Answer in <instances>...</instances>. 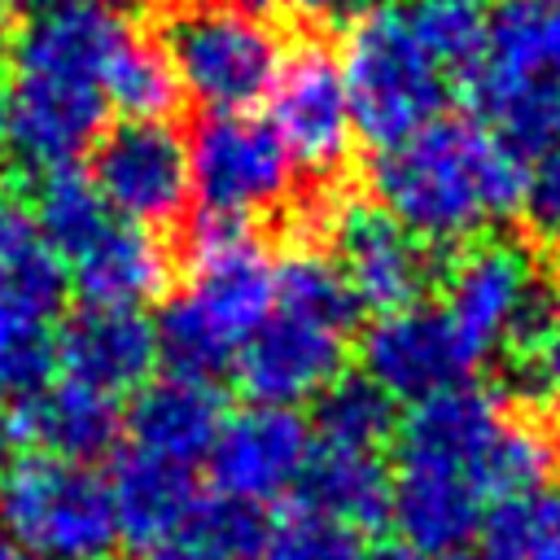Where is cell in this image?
I'll return each mask as SVG.
<instances>
[{"instance_id":"cell-1","label":"cell","mask_w":560,"mask_h":560,"mask_svg":"<svg viewBox=\"0 0 560 560\" xmlns=\"http://www.w3.org/2000/svg\"><path fill=\"white\" fill-rule=\"evenodd\" d=\"M376 206L429 249L468 245L486 223L521 214L525 158L477 118H438L372 162Z\"/></svg>"},{"instance_id":"cell-2","label":"cell","mask_w":560,"mask_h":560,"mask_svg":"<svg viewBox=\"0 0 560 560\" xmlns=\"http://www.w3.org/2000/svg\"><path fill=\"white\" fill-rule=\"evenodd\" d=\"M341 74L350 92L354 136H363L376 153L411 140L446 109L442 66L416 39L407 4L376 0L354 13V22L346 26Z\"/></svg>"},{"instance_id":"cell-3","label":"cell","mask_w":560,"mask_h":560,"mask_svg":"<svg viewBox=\"0 0 560 560\" xmlns=\"http://www.w3.org/2000/svg\"><path fill=\"white\" fill-rule=\"evenodd\" d=\"M0 529L35 560H114L122 547L105 477L44 451L0 464Z\"/></svg>"},{"instance_id":"cell-4","label":"cell","mask_w":560,"mask_h":560,"mask_svg":"<svg viewBox=\"0 0 560 560\" xmlns=\"http://www.w3.org/2000/svg\"><path fill=\"white\" fill-rule=\"evenodd\" d=\"M438 280L446 293V315L486 359L494 350L521 354L556 306V289H547L538 254L525 241L499 232L451 249V262Z\"/></svg>"},{"instance_id":"cell-5","label":"cell","mask_w":560,"mask_h":560,"mask_svg":"<svg viewBox=\"0 0 560 560\" xmlns=\"http://www.w3.org/2000/svg\"><path fill=\"white\" fill-rule=\"evenodd\" d=\"M162 52L188 96L210 114L249 109L262 101L280 70V39L258 13L223 4H184L162 26Z\"/></svg>"},{"instance_id":"cell-6","label":"cell","mask_w":560,"mask_h":560,"mask_svg":"<svg viewBox=\"0 0 560 560\" xmlns=\"http://www.w3.org/2000/svg\"><path fill=\"white\" fill-rule=\"evenodd\" d=\"M293 158L276 127L249 109L206 114L188 140V171L201 210L254 219L293 201Z\"/></svg>"},{"instance_id":"cell-7","label":"cell","mask_w":560,"mask_h":560,"mask_svg":"<svg viewBox=\"0 0 560 560\" xmlns=\"http://www.w3.org/2000/svg\"><path fill=\"white\" fill-rule=\"evenodd\" d=\"M184 298L241 350V341L276 311V262L249 219L197 210L184 232Z\"/></svg>"},{"instance_id":"cell-8","label":"cell","mask_w":560,"mask_h":560,"mask_svg":"<svg viewBox=\"0 0 560 560\" xmlns=\"http://www.w3.org/2000/svg\"><path fill=\"white\" fill-rule=\"evenodd\" d=\"M359 363L372 385H381L394 402L438 398L486 363V354L464 337V328L446 315V306L416 302L407 311L376 315L359 337Z\"/></svg>"},{"instance_id":"cell-9","label":"cell","mask_w":560,"mask_h":560,"mask_svg":"<svg viewBox=\"0 0 560 560\" xmlns=\"http://www.w3.org/2000/svg\"><path fill=\"white\" fill-rule=\"evenodd\" d=\"M92 184L109 210L136 228L175 223L192 197L188 140L171 122H131L101 131L92 144Z\"/></svg>"},{"instance_id":"cell-10","label":"cell","mask_w":560,"mask_h":560,"mask_svg":"<svg viewBox=\"0 0 560 560\" xmlns=\"http://www.w3.org/2000/svg\"><path fill=\"white\" fill-rule=\"evenodd\" d=\"M332 262L354 293L359 311L389 315L424 302L438 284L442 262L376 201H341L332 223Z\"/></svg>"},{"instance_id":"cell-11","label":"cell","mask_w":560,"mask_h":560,"mask_svg":"<svg viewBox=\"0 0 560 560\" xmlns=\"http://www.w3.org/2000/svg\"><path fill=\"white\" fill-rule=\"evenodd\" d=\"M267 122L298 166H311L319 175L337 171L354 140L341 57L319 39H302L293 52H284L267 92Z\"/></svg>"},{"instance_id":"cell-12","label":"cell","mask_w":560,"mask_h":560,"mask_svg":"<svg viewBox=\"0 0 560 560\" xmlns=\"http://www.w3.org/2000/svg\"><path fill=\"white\" fill-rule=\"evenodd\" d=\"M350 359V332L302 315L293 306H276L236 350L232 372L249 402L298 407L319 398Z\"/></svg>"},{"instance_id":"cell-13","label":"cell","mask_w":560,"mask_h":560,"mask_svg":"<svg viewBox=\"0 0 560 560\" xmlns=\"http://www.w3.org/2000/svg\"><path fill=\"white\" fill-rule=\"evenodd\" d=\"M311 420L298 407H267L249 402L241 411H228L206 468L219 494L245 499V503H271L289 490H298V477L311 459Z\"/></svg>"},{"instance_id":"cell-14","label":"cell","mask_w":560,"mask_h":560,"mask_svg":"<svg viewBox=\"0 0 560 560\" xmlns=\"http://www.w3.org/2000/svg\"><path fill=\"white\" fill-rule=\"evenodd\" d=\"M105 114L109 105L96 79L13 70L4 144L18 153L22 166L39 175L57 166H74V158L101 140Z\"/></svg>"},{"instance_id":"cell-15","label":"cell","mask_w":560,"mask_h":560,"mask_svg":"<svg viewBox=\"0 0 560 560\" xmlns=\"http://www.w3.org/2000/svg\"><path fill=\"white\" fill-rule=\"evenodd\" d=\"M508 416H512V402L499 389L481 381H464L438 398L416 402L398 420L394 464H424V468L455 472L481 494V464L494 438L503 433Z\"/></svg>"},{"instance_id":"cell-16","label":"cell","mask_w":560,"mask_h":560,"mask_svg":"<svg viewBox=\"0 0 560 560\" xmlns=\"http://www.w3.org/2000/svg\"><path fill=\"white\" fill-rule=\"evenodd\" d=\"M0 411H4V433L13 455L44 451L70 464H92L109 455L122 433L118 398L74 381H48L35 394L0 398Z\"/></svg>"},{"instance_id":"cell-17","label":"cell","mask_w":560,"mask_h":560,"mask_svg":"<svg viewBox=\"0 0 560 560\" xmlns=\"http://www.w3.org/2000/svg\"><path fill=\"white\" fill-rule=\"evenodd\" d=\"M61 381L101 389L109 398L136 394L158 368V337L144 311L79 306L52 328Z\"/></svg>"},{"instance_id":"cell-18","label":"cell","mask_w":560,"mask_h":560,"mask_svg":"<svg viewBox=\"0 0 560 560\" xmlns=\"http://www.w3.org/2000/svg\"><path fill=\"white\" fill-rule=\"evenodd\" d=\"M223 420H228V402L214 381H192L171 372L149 376L122 411V429L131 433L136 451L162 455L184 468L210 455Z\"/></svg>"},{"instance_id":"cell-19","label":"cell","mask_w":560,"mask_h":560,"mask_svg":"<svg viewBox=\"0 0 560 560\" xmlns=\"http://www.w3.org/2000/svg\"><path fill=\"white\" fill-rule=\"evenodd\" d=\"M105 486H109V503H114L118 542L140 556L171 547L197 503L192 468L171 464L149 451H136V446L114 451Z\"/></svg>"},{"instance_id":"cell-20","label":"cell","mask_w":560,"mask_h":560,"mask_svg":"<svg viewBox=\"0 0 560 560\" xmlns=\"http://www.w3.org/2000/svg\"><path fill=\"white\" fill-rule=\"evenodd\" d=\"M389 472V525L402 534L407 547L424 556H455L481 534L486 499L464 477L424 464H394Z\"/></svg>"},{"instance_id":"cell-21","label":"cell","mask_w":560,"mask_h":560,"mask_svg":"<svg viewBox=\"0 0 560 560\" xmlns=\"http://www.w3.org/2000/svg\"><path fill=\"white\" fill-rule=\"evenodd\" d=\"M70 284L79 289L83 306H118L140 311L144 302L162 298L171 284V254L166 245L136 223H109L79 258H70Z\"/></svg>"},{"instance_id":"cell-22","label":"cell","mask_w":560,"mask_h":560,"mask_svg":"<svg viewBox=\"0 0 560 560\" xmlns=\"http://www.w3.org/2000/svg\"><path fill=\"white\" fill-rule=\"evenodd\" d=\"M293 494L302 508H315L332 521H346L359 534H376L389 525L394 472L381 459V451L315 442Z\"/></svg>"},{"instance_id":"cell-23","label":"cell","mask_w":560,"mask_h":560,"mask_svg":"<svg viewBox=\"0 0 560 560\" xmlns=\"http://www.w3.org/2000/svg\"><path fill=\"white\" fill-rule=\"evenodd\" d=\"M131 26L109 9H70V13H44L31 18L13 35V70H35V74H74V79H96L105 74L109 52Z\"/></svg>"},{"instance_id":"cell-24","label":"cell","mask_w":560,"mask_h":560,"mask_svg":"<svg viewBox=\"0 0 560 560\" xmlns=\"http://www.w3.org/2000/svg\"><path fill=\"white\" fill-rule=\"evenodd\" d=\"M31 223L39 232V241L57 254V258H79L114 219L105 197L96 192L92 175L79 166H57L44 171L31 197Z\"/></svg>"},{"instance_id":"cell-25","label":"cell","mask_w":560,"mask_h":560,"mask_svg":"<svg viewBox=\"0 0 560 560\" xmlns=\"http://www.w3.org/2000/svg\"><path fill=\"white\" fill-rule=\"evenodd\" d=\"M101 92H105V105L131 122H166V114L179 105L184 88L171 70V57L162 52V44L127 31L105 61Z\"/></svg>"},{"instance_id":"cell-26","label":"cell","mask_w":560,"mask_h":560,"mask_svg":"<svg viewBox=\"0 0 560 560\" xmlns=\"http://www.w3.org/2000/svg\"><path fill=\"white\" fill-rule=\"evenodd\" d=\"M398 433V402L363 372H341L311 411V438L328 446L381 451Z\"/></svg>"},{"instance_id":"cell-27","label":"cell","mask_w":560,"mask_h":560,"mask_svg":"<svg viewBox=\"0 0 560 560\" xmlns=\"http://www.w3.org/2000/svg\"><path fill=\"white\" fill-rule=\"evenodd\" d=\"M267 516L258 503L232 494H197L179 538L171 547L188 551L192 560H258L267 542Z\"/></svg>"},{"instance_id":"cell-28","label":"cell","mask_w":560,"mask_h":560,"mask_svg":"<svg viewBox=\"0 0 560 560\" xmlns=\"http://www.w3.org/2000/svg\"><path fill=\"white\" fill-rule=\"evenodd\" d=\"M153 337H158V359L166 363L171 376H192V381H214L232 368L236 346L184 298H166L158 319H153Z\"/></svg>"},{"instance_id":"cell-29","label":"cell","mask_w":560,"mask_h":560,"mask_svg":"<svg viewBox=\"0 0 560 560\" xmlns=\"http://www.w3.org/2000/svg\"><path fill=\"white\" fill-rule=\"evenodd\" d=\"M66 293H70L66 262L39 236L0 262V315L4 319L52 328L61 319Z\"/></svg>"},{"instance_id":"cell-30","label":"cell","mask_w":560,"mask_h":560,"mask_svg":"<svg viewBox=\"0 0 560 560\" xmlns=\"http://www.w3.org/2000/svg\"><path fill=\"white\" fill-rule=\"evenodd\" d=\"M481 538L499 560H560V494L534 490L486 508Z\"/></svg>"},{"instance_id":"cell-31","label":"cell","mask_w":560,"mask_h":560,"mask_svg":"<svg viewBox=\"0 0 560 560\" xmlns=\"http://www.w3.org/2000/svg\"><path fill=\"white\" fill-rule=\"evenodd\" d=\"M276 306H293L302 315H315L341 332H354L359 302L346 289L337 262L319 249H289L276 262Z\"/></svg>"},{"instance_id":"cell-32","label":"cell","mask_w":560,"mask_h":560,"mask_svg":"<svg viewBox=\"0 0 560 560\" xmlns=\"http://www.w3.org/2000/svg\"><path fill=\"white\" fill-rule=\"evenodd\" d=\"M416 39L442 70L468 74L486 48V18L472 0H416L407 9Z\"/></svg>"},{"instance_id":"cell-33","label":"cell","mask_w":560,"mask_h":560,"mask_svg":"<svg viewBox=\"0 0 560 560\" xmlns=\"http://www.w3.org/2000/svg\"><path fill=\"white\" fill-rule=\"evenodd\" d=\"M363 556L368 547L359 529L302 503L267 525V542L258 551V560H363Z\"/></svg>"},{"instance_id":"cell-34","label":"cell","mask_w":560,"mask_h":560,"mask_svg":"<svg viewBox=\"0 0 560 560\" xmlns=\"http://www.w3.org/2000/svg\"><path fill=\"white\" fill-rule=\"evenodd\" d=\"M52 372H57L52 328L0 315V398L35 394L52 381Z\"/></svg>"},{"instance_id":"cell-35","label":"cell","mask_w":560,"mask_h":560,"mask_svg":"<svg viewBox=\"0 0 560 560\" xmlns=\"http://www.w3.org/2000/svg\"><path fill=\"white\" fill-rule=\"evenodd\" d=\"M521 214L529 232L547 245L560 249V136L547 140L529 162H525V197Z\"/></svg>"},{"instance_id":"cell-36","label":"cell","mask_w":560,"mask_h":560,"mask_svg":"<svg viewBox=\"0 0 560 560\" xmlns=\"http://www.w3.org/2000/svg\"><path fill=\"white\" fill-rule=\"evenodd\" d=\"M516 359H521V372H525L529 389L560 407V298H556L551 315L542 319V328L529 337V346Z\"/></svg>"},{"instance_id":"cell-37","label":"cell","mask_w":560,"mask_h":560,"mask_svg":"<svg viewBox=\"0 0 560 560\" xmlns=\"http://www.w3.org/2000/svg\"><path fill=\"white\" fill-rule=\"evenodd\" d=\"M31 18H44V13H70V9H96V4H114V0H18Z\"/></svg>"},{"instance_id":"cell-38","label":"cell","mask_w":560,"mask_h":560,"mask_svg":"<svg viewBox=\"0 0 560 560\" xmlns=\"http://www.w3.org/2000/svg\"><path fill=\"white\" fill-rule=\"evenodd\" d=\"M363 560H433V556H424V551H416V547H407V542H381V547H372Z\"/></svg>"},{"instance_id":"cell-39","label":"cell","mask_w":560,"mask_h":560,"mask_svg":"<svg viewBox=\"0 0 560 560\" xmlns=\"http://www.w3.org/2000/svg\"><path fill=\"white\" fill-rule=\"evenodd\" d=\"M284 9H293V13H328V9H337L341 0H280Z\"/></svg>"},{"instance_id":"cell-40","label":"cell","mask_w":560,"mask_h":560,"mask_svg":"<svg viewBox=\"0 0 560 560\" xmlns=\"http://www.w3.org/2000/svg\"><path fill=\"white\" fill-rule=\"evenodd\" d=\"M201 4H223V9H241V13H258V18H262V9H267L271 0H201Z\"/></svg>"},{"instance_id":"cell-41","label":"cell","mask_w":560,"mask_h":560,"mask_svg":"<svg viewBox=\"0 0 560 560\" xmlns=\"http://www.w3.org/2000/svg\"><path fill=\"white\" fill-rule=\"evenodd\" d=\"M0 560H35V556H31L22 542H13V538L0 529Z\"/></svg>"},{"instance_id":"cell-42","label":"cell","mask_w":560,"mask_h":560,"mask_svg":"<svg viewBox=\"0 0 560 560\" xmlns=\"http://www.w3.org/2000/svg\"><path fill=\"white\" fill-rule=\"evenodd\" d=\"M4 131H9V88L0 83V144H4Z\"/></svg>"},{"instance_id":"cell-43","label":"cell","mask_w":560,"mask_h":560,"mask_svg":"<svg viewBox=\"0 0 560 560\" xmlns=\"http://www.w3.org/2000/svg\"><path fill=\"white\" fill-rule=\"evenodd\" d=\"M144 560H192V556L179 551V547H162V551H153V556H144Z\"/></svg>"},{"instance_id":"cell-44","label":"cell","mask_w":560,"mask_h":560,"mask_svg":"<svg viewBox=\"0 0 560 560\" xmlns=\"http://www.w3.org/2000/svg\"><path fill=\"white\" fill-rule=\"evenodd\" d=\"M446 560H499V556H490L486 547H481V551H472V547H464V551H455V556H446Z\"/></svg>"},{"instance_id":"cell-45","label":"cell","mask_w":560,"mask_h":560,"mask_svg":"<svg viewBox=\"0 0 560 560\" xmlns=\"http://www.w3.org/2000/svg\"><path fill=\"white\" fill-rule=\"evenodd\" d=\"M9 13H13V0H0V48L9 39Z\"/></svg>"},{"instance_id":"cell-46","label":"cell","mask_w":560,"mask_h":560,"mask_svg":"<svg viewBox=\"0 0 560 560\" xmlns=\"http://www.w3.org/2000/svg\"><path fill=\"white\" fill-rule=\"evenodd\" d=\"M551 468L560 472V438H551Z\"/></svg>"},{"instance_id":"cell-47","label":"cell","mask_w":560,"mask_h":560,"mask_svg":"<svg viewBox=\"0 0 560 560\" xmlns=\"http://www.w3.org/2000/svg\"><path fill=\"white\" fill-rule=\"evenodd\" d=\"M551 96H556V127H560V79H556V92Z\"/></svg>"},{"instance_id":"cell-48","label":"cell","mask_w":560,"mask_h":560,"mask_svg":"<svg viewBox=\"0 0 560 560\" xmlns=\"http://www.w3.org/2000/svg\"><path fill=\"white\" fill-rule=\"evenodd\" d=\"M556 9H560V0H556Z\"/></svg>"},{"instance_id":"cell-49","label":"cell","mask_w":560,"mask_h":560,"mask_svg":"<svg viewBox=\"0 0 560 560\" xmlns=\"http://www.w3.org/2000/svg\"><path fill=\"white\" fill-rule=\"evenodd\" d=\"M0 197H4V192H0Z\"/></svg>"},{"instance_id":"cell-50","label":"cell","mask_w":560,"mask_h":560,"mask_svg":"<svg viewBox=\"0 0 560 560\" xmlns=\"http://www.w3.org/2000/svg\"><path fill=\"white\" fill-rule=\"evenodd\" d=\"M472 4H477V0H472Z\"/></svg>"}]
</instances>
